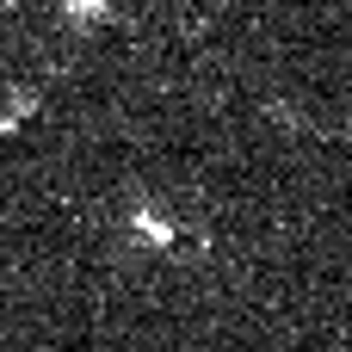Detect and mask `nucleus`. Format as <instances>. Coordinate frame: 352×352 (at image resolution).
<instances>
[{"mask_svg":"<svg viewBox=\"0 0 352 352\" xmlns=\"http://www.w3.org/2000/svg\"><path fill=\"white\" fill-rule=\"evenodd\" d=\"M105 6H111V0H68L62 12H68L74 25H93V19H105Z\"/></svg>","mask_w":352,"mask_h":352,"instance_id":"nucleus-1","label":"nucleus"}]
</instances>
